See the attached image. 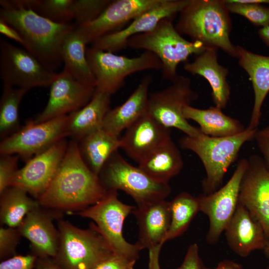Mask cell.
Returning a JSON list of instances; mask_svg holds the SVG:
<instances>
[{
    "mask_svg": "<svg viewBox=\"0 0 269 269\" xmlns=\"http://www.w3.org/2000/svg\"><path fill=\"white\" fill-rule=\"evenodd\" d=\"M37 259L34 255L14 256L1 262L0 269H33Z\"/></svg>",
    "mask_w": 269,
    "mask_h": 269,
    "instance_id": "cell-39",
    "label": "cell"
},
{
    "mask_svg": "<svg viewBox=\"0 0 269 269\" xmlns=\"http://www.w3.org/2000/svg\"><path fill=\"white\" fill-rule=\"evenodd\" d=\"M176 269H209L200 256L199 248L196 243L189 246L182 264Z\"/></svg>",
    "mask_w": 269,
    "mask_h": 269,
    "instance_id": "cell-40",
    "label": "cell"
},
{
    "mask_svg": "<svg viewBox=\"0 0 269 269\" xmlns=\"http://www.w3.org/2000/svg\"><path fill=\"white\" fill-rule=\"evenodd\" d=\"M19 155L2 154L0 157V194L11 186L17 168Z\"/></svg>",
    "mask_w": 269,
    "mask_h": 269,
    "instance_id": "cell-37",
    "label": "cell"
},
{
    "mask_svg": "<svg viewBox=\"0 0 269 269\" xmlns=\"http://www.w3.org/2000/svg\"><path fill=\"white\" fill-rule=\"evenodd\" d=\"M136 261L114 254L93 269H134Z\"/></svg>",
    "mask_w": 269,
    "mask_h": 269,
    "instance_id": "cell-41",
    "label": "cell"
},
{
    "mask_svg": "<svg viewBox=\"0 0 269 269\" xmlns=\"http://www.w3.org/2000/svg\"><path fill=\"white\" fill-rule=\"evenodd\" d=\"M254 139L262 154L264 164L269 171V124L261 129H258Z\"/></svg>",
    "mask_w": 269,
    "mask_h": 269,
    "instance_id": "cell-42",
    "label": "cell"
},
{
    "mask_svg": "<svg viewBox=\"0 0 269 269\" xmlns=\"http://www.w3.org/2000/svg\"><path fill=\"white\" fill-rule=\"evenodd\" d=\"M224 0H189L180 12L175 28L206 46L219 48L237 57V46L230 38L231 21Z\"/></svg>",
    "mask_w": 269,
    "mask_h": 269,
    "instance_id": "cell-3",
    "label": "cell"
},
{
    "mask_svg": "<svg viewBox=\"0 0 269 269\" xmlns=\"http://www.w3.org/2000/svg\"><path fill=\"white\" fill-rule=\"evenodd\" d=\"M68 115L36 123L28 121L17 132L2 139L0 155L17 154L27 160L68 136Z\"/></svg>",
    "mask_w": 269,
    "mask_h": 269,
    "instance_id": "cell-13",
    "label": "cell"
},
{
    "mask_svg": "<svg viewBox=\"0 0 269 269\" xmlns=\"http://www.w3.org/2000/svg\"><path fill=\"white\" fill-rule=\"evenodd\" d=\"M242 178L239 202L263 228L269 240V171L261 156L249 157Z\"/></svg>",
    "mask_w": 269,
    "mask_h": 269,
    "instance_id": "cell-15",
    "label": "cell"
},
{
    "mask_svg": "<svg viewBox=\"0 0 269 269\" xmlns=\"http://www.w3.org/2000/svg\"><path fill=\"white\" fill-rule=\"evenodd\" d=\"M257 129L247 127L242 133L227 137H212L202 133L196 136L185 135L180 138L181 147L195 153L203 165L206 173L202 182L203 194L221 187L229 167L244 144L254 139Z\"/></svg>",
    "mask_w": 269,
    "mask_h": 269,
    "instance_id": "cell-4",
    "label": "cell"
},
{
    "mask_svg": "<svg viewBox=\"0 0 269 269\" xmlns=\"http://www.w3.org/2000/svg\"><path fill=\"white\" fill-rule=\"evenodd\" d=\"M66 138L34 155L18 169L11 186L19 187L37 199L47 189L56 173L66 152Z\"/></svg>",
    "mask_w": 269,
    "mask_h": 269,
    "instance_id": "cell-14",
    "label": "cell"
},
{
    "mask_svg": "<svg viewBox=\"0 0 269 269\" xmlns=\"http://www.w3.org/2000/svg\"><path fill=\"white\" fill-rule=\"evenodd\" d=\"M266 257L269 259V240L268 241L265 249L263 250Z\"/></svg>",
    "mask_w": 269,
    "mask_h": 269,
    "instance_id": "cell-49",
    "label": "cell"
},
{
    "mask_svg": "<svg viewBox=\"0 0 269 269\" xmlns=\"http://www.w3.org/2000/svg\"><path fill=\"white\" fill-rule=\"evenodd\" d=\"M164 0H112L94 20L77 26L88 43L109 34L118 31L142 13L160 5Z\"/></svg>",
    "mask_w": 269,
    "mask_h": 269,
    "instance_id": "cell-16",
    "label": "cell"
},
{
    "mask_svg": "<svg viewBox=\"0 0 269 269\" xmlns=\"http://www.w3.org/2000/svg\"><path fill=\"white\" fill-rule=\"evenodd\" d=\"M57 73L47 69L24 48L0 40V75L3 85L24 89L51 85Z\"/></svg>",
    "mask_w": 269,
    "mask_h": 269,
    "instance_id": "cell-11",
    "label": "cell"
},
{
    "mask_svg": "<svg viewBox=\"0 0 269 269\" xmlns=\"http://www.w3.org/2000/svg\"><path fill=\"white\" fill-rule=\"evenodd\" d=\"M28 91L3 85L0 101V137L3 139L19 129V108Z\"/></svg>",
    "mask_w": 269,
    "mask_h": 269,
    "instance_id": "cell-33",
    "label": "cell"
},
{
    "mask_svg": "<svg viewBox=\"0 0 269 269\" xmlns=\"http://www.w3.org/2000/svg\"><path fill=\"white\" fill-rule=\"evenodd\" d=\"M231 0L233 2H238V3L269 4V0Z\"/></svg>",
    "mask_w": 269,
    "mask_h": 269,
    "instance_id": "cell-48",
    "label": "cell"
},
{
    "mask_svg": "<svg viewBox=\"0 0 269 269\" xmlns=\"http://www.w3.org/2000/svg\"><path fill=\"white\" fill-rule=\"evenodd\" d=\"M111 96L96 89L86 105L68 114V136L79 142L89 134L102 128L104 118L110 109Z\"/></svg>",
    "mask_w": 269,
    "mask_h": 269,
    "instance_id": "cell-26",
    "label": "cell"
},
{
    "mask_svg": "<svg viewBox=\"0 0 269 269\" xmlns=\"http://www.w3.org/2000/svg\"><path fill=\"white\" fill-rule=\"evenodd\" d=\"M189 0H164L160 5L137 16L123 29L102 37L91 43V47L102 51L116 52L127 47L128 40L153 29L161 20L174 17L188 3Z\"/></svg>",
    "mask_w": 269,
    "mask_h": 269,
    "instance_id": "cell-18",
    "label": "cell"
},
{
    "mask_svg": "<svg viewBox=\"0 0 269 269\" xmlns=\"http://www.w3.org/2000/svg\"><path fill=\"white\" fill-rule=\"evenodd\" d=\"M59 246L52 259L62 269H93L114 252L95 224L87 229L70 222H58Z\"/></svg>",
    "mask_w": 269,
    "mask_h": 269,
    "instance_id": "cell-6",
    "label": "cell"
},
{
    "mask_svg": "<svg viewBox=\"0 0 269 269\" xmlns=\"http://www.w3.org/2000/svg\"><path fill=\"white\" fill-rule=\"evenodd\" d=\"M0 194V222L8 227L18 228L29 212L40 206L19 187L10 186Z\"/></svg>",
    "mask_w": 269,
    "mask_h": 269,
    "instance_id": "cell-31",
    "label": "cell"
},
{
    "mask_svg": "<svg viewBox=\"0 0 269 269\" xmlns=\"http://www.w3.org/2000/svg\"><path fill=\"white\" fill-rule=\"evenodd\" d=\"M33 269H62L51 258H37Z\"/></svg>",
    "mask_w": 269,
    "mask_h": 269,
    "instance_id": "cell-45",
    "label": "cell"
},
{
    "mask_svg": "<svg viewBox=\"0 0 269 269\" xmlns=\"http://www.w3.org/2000/svg\"><path fill=\"white\" fill-rule=\"evenodd\" d=\"M152 76H144L127 100L122 105L110 109L106 114L102 128L110 134L119 137L126 130L147 110L148 90Z\"/></svg>",
    "mask_w": 269,
    "mask_h": 269,
    "instance_id": "cell-25",
    "label": "cell"
},
{
    "mask_svg": "<svg viewBox=\"0 0 269 269\" xmlns=\"http://www.w3.org/2000/svg\"><path fill=\"white\" fill-rule=\"evenodd\" d=\"M20 233L17 228H0V257L3 259L15 253Z\"/></svg>",
    "mask_w": 269,
    "mask_h": 269,
    "instance_id": "cell-38",
    "label": "cell"
},
{
    "mask_svg": "<svg viewBox=\"0 0 269 269\" xmlns=\"http://www.w3.org/2000/svg\"><path fill=\"white\" fill-rule=\"evenodd\" d=\"M198 98V94L192 88L191 80L177 75L168 87L149 96L147 111L165 127L177 129L188 136H196L202 132L185 119L183 110Z\"/></svg>",
    "mask_w": 269,
    "mask_h": 269,
    "instance_id": "cell-10",
    "label": "cell"
},
{
    "mask_svg": "<svg viewBox=\"0 0 269 269\" xmlns=\"http://www.w3.org/2000/svg\"><path fill=\"white\" fill-rule=\"evenodd\" d=\"M174 17L161 20L151 30L135 35L127 42V47L142 49L154 54L162 64L163 80L173 81L178 75V65L186 62L192 55H198L207 46L198 41L184 38L173 25Z\"/></svg>",
    "mask_w": 269,
    "mask_h": 269,
    "instance_id": "cell-5",
    "label": "cell"
},
{
    "mask_svg": "<svg viewBox=\"0 0 269 269\" xmlns=\"http://www.w3.org/2000/svg\"><path fill=\"white\" fill-rule=\"evenodd\" d=\"M162 246L159 245L148 249V263L147 269H161L159 264V255Z\"/></svg>",
    "mask_w": 269,
    "mask_h": 269,
    "instance_id": "cell-44",
    "label": "cell"
},
{
    "mask_svg": "<svg viewBox=\"0 0 269 269\" xmlns=\"http://www.w3.org/2000/svg\"><path fill=\"white\" fill-rule=\"evenodd\" d=\"M78 142L85 162L98 176L106 162L121 145L120 137L102 128L92 132Z\"/></svg>",
    "mask_w": 269,
    "mask_h": 269,
    "instance_id": "cell-30",
    "label": "cell"
},
{
    "mask_svg": "<svg viewBox=\"0 0 269 269\" xmlns=\"http://www.w3.org/2000/svg\"><path fill=\"white\" fill-rule=\"evenodd\" d=\"M171 223L163 244L182 235L200 212L199 200L187 192H182L170 201Z\"/></svg>",
    "mask_w": 269,
    "mask_h": 269,
    "instance_id": "cell-32",
    "label": "cell"
},
{
    "mask_svg": "<svg viewBox=\"0 0 269 269\" xmlns=\"http://www.w3.org/2000/svg\"><path fill=\"white\" fill-rule=\"evenodd\" d=\"M95 90V86L78 81L63 69L50 86L47 103L34 122H45L80 109L90 101Z\"/></svg>",
    "mask_w": 269,
    "mask_h": 269,
    "instance_id": "cell-17",
    "label": "cell"
},
{
    "mask_svg": "<svg viewBox=\"0 0 269 269\" xmlns=\"http://www.w3.org/2000/svg\"><path fill=\"white\" fill-rule=\"evenodd\" d=\"M183 116L187 120L195 121L201 132L210 136H233L246 129L239 120L226 115L216 106L201 109L188 106L183 110Z\"/></svg>",
    "mask_w": 269,
    "mask_h": 269,
    "instance_id": "cell-28",
    "label": "cell"
},
{
    "mask_svg": "<svg viewBox=\"0 0 269 269\" xmlns=\"http://www.w3.org/2000/svg\"><path fill=\"white\" fill-rule=\"evenodd\" d=\"M86 56L95 78L96 89L111 95L124 85L128 76L146 70L162 69L159 58L148 51L136 57H128L91 47L87 48Z\"/></svg>",
    "mask_w": 269,
    "mask_h": 269,
    "instance_id": "cell-8",
    "label": "cell"
},
{
    "mask_svg": "<svg viewBox=\"0 0 269 269\" xmlns=\"http://www.w3.org/2000/svg\"><path fill=\"white\" fill-rule=\"evenodd\" d=\"M111 0H73L72 13L77 26L96 19L111 2Z\"/></svg>",
    "mask_w": 269,
    "mask_h": 269,
    "instance_id": "cell-35",
    "label": "cell"
},
{
    "mask_svg": "<svg viewBox=\"0 0 269 269\" xmlns=\"http://www.w3.org/2000/svg\"><path fill=\"white\" fill-rule=\"evenodd\" d=\"M258 35L262 41L269 47V25L260 28L258 31Z\"/></svg>",
    "mask_w": 269,
    "mask_h": 269,
    "instance_id": "cell-47",
    "label": "cell"
},
{
    "mask_svg": "<svg viewBox=\"0 0 269 269\" xmlns=\"http://www.w3.org/2000/svg\"><path fill=\"white\" fill-rule=\"evenodd\" d=\"M73 0H18L21 6L30 8L40 15L54 22L68 24L73 16Z\"/></svg>",
    "mask_w": 269,
    "mask_h": 269,
    "instance_id": "cell-34",
    "label": "cell"
},
{
    "mask_svg": "<svg viewBox=\"0 0 269 269\" xmlns=\"http://www.w3.org/2000/svg\"><path fill=\"white\" fill-rule=\"evenodd\" d=\"M229 12L242 15L256 26L269 25V7L262 4L224 0Z\"/></svg>",
    "mask_w": 269,
    "mask_h": 269,
    "instance_id": "cell-36",
    "label": "cell"
},
{
    "mask_svg": "<svg viewBox=\"0 0 269 269\" xmlns=\"http://www.w3.org/2000/svg\"><path fill=\"white\" fill-rule=\"evenodd\" d=\"M237 51L238 63L249 76L254 93V105L248 127L257 129L262 107L269 92V56L253 53L238 45Z\"/></svg>",
    "mask_w": 269,
    "mask_h": 269,
    "instance_id": "cell-24",
    "label": "cell"
},
{
    "mask_svg": "<svg viewBox=\"0 0 269 269\" xmlns=\"http://www.w3.org/2000/svg\"><path fill=\"white\" fill-rule=\"evenodd\" d=\"M0 19L21 35L24 49L47 69L55 72L62 62L61 49L67 35L77 26L54 22L13 0H0Z\"/></svg>",
    "mask_w": 269,
    "mask_h": 269,
    "instance_id": "cell-2",
    "label": "cell"
},
{
    "mask_svg": "<svg viewBox=\"0 0 269 269\" xmlns=\"http://www.w3.org/2000/svg\"><path fill=\"white\" fill-rule=\"evenodd\" d=\"M0 32L5 37L17 42L24 48L25 43L19 33L14 28L0 19Z\"/></svg>",
    "mask_w": 269,
    "mask_h": 269,
    "instance_id": "cell-43",
    "label": "cell"
},
{
    "mask_svg": "<svg viewBox=\"0 0 269 269\" xmlns=\"http://www.w3.org/2000/svg\"><path fill=\"white\" fill-rule=\"evenodd\" d=\"M217 49L207 46L203 52L196 55L192 62H186L184 69L192 75L203 77L208 82L215 106L222 110L228 104L231 90L227 80L228 70L218 63Z\"/></svg>",
    "mask_w": 269,
    "mask_h": 269,
    "instance_id": "cell-23",
    "label": "cell"
},
{
    "mask_svg": "<svg viewBox=\"0 0 269 269\" xmlns=\"http://www.w3.org/2000/svg\"><path fill=\"white\" fill-rule=\"evenodd\" d=\"M183 165L181 153L171 138L139 162L138 166L154 180L168 184L181 172Z\"/></svg>",
    "mask_w": 269,
    "mask_h": 269,
    "instance_id": "cell-27",
    "label": "cell"
},
{
    "mask_svg": "<svg viewBox=\"0 0 269 269\" xmlns=\"http://www.w3.org/2000/svg\"><path fill=\"white\" fill-rule=\"evenodd\" d=\"M266 269H269V266Z\"/></svg>",
    "mask_w": 269,
    "mask_h": 269,
    "instance_id": "cell-50",
    "label": "cell"
},
{
    "mask_svg": "<svg viewBox=\"0 0 269 269\" xmlns=\"http://www.w3.org/2000/svg\"><path fill=\"white\" fill-rule=\"evenodd\" d=\"M17 228L21 236L30 242L37 258H55L59 246L58 231L52 217L40 206L29 212Z\"/></svg>",
    "mask_w": 269,
    "mask_h": 269,
    "instance_id": "cell-22",
    "label": "cell"
},
{
    "mask_svg": "<svg viewBox=\"0 0 269 269\" xmlns=\"http://www.w3.org/2000/svg\"><path fill=\"white\" fill-rule=\"evenodd\" d=\"M134 207L121 201L117 191L110 190L97 203L75 214L94 221L114 254L137 261L140 250L123 233L124 222Z\"/></svg>",
    "mask_w": 269,
    "mask_h": 269,
    "instance_id": "cell-9",
    "label": "cell"
},
{
    "mask_svg": "<svg viewBox=\"0 0 269 269\" xmlns=\"http://www.w3.org/2000/svg\"><path fill=\"white\" fill-rule=\"evenodd\" d=\"M99 177L107 191L125 192L137 206L166 199L171 192L169 184L154 180L138 166L128 163L118 151L106 162Z\"/></svg>",
    "mask_w": 269,
    "mask_h": 269,
    "instance_id": "cell-7",
    "label": "cell"
},
{
    "mask_svg": "<svg viewBox=\"0 0 269 269\" xmlns=\"http://www.w3.org/2000/svg\"><path fill=\"white\" fill-rule=\"evenodd\" d=\"M171 138L170 129L159 123L146 110L126 130L120 138V148L139 163Z\"/></svg>",
    "mask_w": 269,
    "mask_h": 269,
    "instance_id": "cell-19",
    "label": "cell"
},
{
    "mask_svg": "<svg viewBox=\"0 0 269 269\" xmlns=\"http://www.w3.org/2000/svg\"><path fill=\"white\" fill-rule=\"evenodd\" d=\"M243 269V267L240 264L226 259L219 263L215 269Z\"/></svg>",
    "mask_w": 269,
    "mask_h": 269,
    "instance_id": "cell-46",
    "label": "cell"
},
{
    "mask_svg": "<svg viewBox=\"0 0 269 269\" xmlns=\"http://www.w3.org/2000/svg\"><path fill=\"white\" fill-rule=\"evenodd\" d=\"M107 192L83 160L78 141L72 139L54 178L37 200L46 208L81 211L97 203Z\"/></svg>",
    "mask_w": 269,
    "mask_h": 269,
    "instance_id": "cell-1",
    "label": "cell"
},
{
    "mask_svg": "<svg viewBox=\"0 0 269 269\" xmlns=\"http://www.w3.org/2000/svg\"><path fill=\"white\" fill-rule=\"evenodd\" d=\"M87 44L77 26L67 35L61 49L63 70L78 81L96 87L95 78L86 56Z\"/></svg>",
    "mask_w": 269,
    "mask_h": 269,
    "instance_id": "cell-29",
    "label": "cell"
},
{
    "mask_svg": "<svg viewBox=\"0 0 269 269\" xmlns=\"http://www.w3.org/2000/svg\"><path fill=\"white\" fill-rule=\"evenodd\" d=\"M138 228L135 245L141 251L163 245L171 223L170 201L160 200L142 206H135L132 213Z\"/></svg>",
    "mask_w": 269,
    "mask_h": 269,
    "instance_id": "cell-20",
    "label": "cell"
},
{
    "mask_svg": "<svg viewBox=\"0 0 269 269\" xmlns=\"http://www.w3.org/2000/svg\"><path fill=\"white\" fill-rule=\"evenodd\" d=\"M248 159H241L227 182L216 191L197 197L200 211L207 216L209 227L206 240L216 244L232 220L239 203L241 181L248 166Z\"/></svg>",
    "mask_w": 269,
    "mask_h": 269,
    "instance_id": "cell-12",
    "label": "cell"
},
{
    "mask_svg": "<svg viewBox=\"0 0 269 269\" xmlns=\"http://www.w3.org/2000/svg\"><path fill=\"white\" fill-rule=\"evenodd\" d=\"M225 234L230 248L241 257L264 250L269 241L261 225L239 202Z\"/></svg>",
    "mask_w": 269,
    "mask_h": 269,
    "instance_id": "cell-21",
    "label": "cell"
}]
</instances>
